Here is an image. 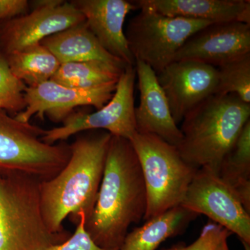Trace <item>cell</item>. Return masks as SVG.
<instances>
[{
  "label": "cell",
  "instance_id": "52a82bcc",
  "mask_svg": "<svg viewBox=\"0 0 250 250\" xmlns=\"http://www.w3.org/2000/svg\"><path fill=\"white\" fill-rule=\"evenodd\" d=\"M141 10L129 21L125 36L135 61L144 62L156 75L174 62L190 36L212 23Z\"/></svg>",
  "mask_w": 250,
  "mask_h": 250
},
{
  "label": "cell",
  "instance_id": "9c48e42d",
  "mask_svg": "<svg viewBox=\"0 0 250 250\" xmlns=\"http://www.w3.org/2000/svg\"><path fill=\"white\" fill-rule=\"evenodd\" d=\"M182 206L235 233L250 245V213L218 173L205 167L197 170Z\"/></svg>",
  "mask_w": 250,
  "mask_h": 250
},
{
  "label": "cell",
  "instance_id": "ffe728a7",
  "mask_svg": "<svg viewBox=\"0 0 250 250\" xmlns=\"http://www.w3.org/2000/svg\"><path fill=\"white\" fill-rule=\"evenodd\" d=\"M4 56L15 76L27 87L51 80L61 65L57 57L41 42Z\"/></svg>",
  "mask_w": 250,
  "mask_h": 250
},
{
  "label": "cell",
  "instance_id": "277c9868",
  "mask_svg": "<svg viewBox=\"0 0 250 250\" xmlns=\"http://www.w3.org/2000/svg\"><path fill=\"white\" fill-rule=\"evenodd\" d=\"M40 182L27 174H0V250H48L71 236L52 233L46 226Z\"/></svg>",
  "mask_w": 250,
  "mask_h": 250
},
{
  "label": "cell",
  "instance_id": "7402d4cb",
  "mask_svg": "<svg viewBox=\"0 0 250 250\" xmlns=\"http://www.w3.org/2000/svg\"><path fill=\"white\" fill-rule=\"evenodd\" d=\"M218 82L215 95L234 94L250 104V54L217 67Z\"/></svg>",
  "mask_w": 250,
  "mask_h": 250
},
{
  "label": "cell",
  "instance_id": "d6986e66",
  "mask_svg": "<svg viewBox=\"0 0 250 250\" xmlns=\"http://www.w3.org/2000/svg\"><path fill=\"white\" fill-rule=\"evenodd\" d=\"M218 174L250 213V120L223 158Z\"/></svg>",
  "mask_w": 250,
  "mask_h": 250
},
{
  "label": "cell",
  "instance_id": "ba28073f",
  "mask_svg": "<svg viewBox=\"0 0 250 250\" xmlns=\"http://www.w3.org/2000/svg\"><path fill=\"white\" fill-rule=\"evenodd\" d=\"M135 67L128 65L117 83L111 100L94 113H72L62 125L45 130L42 141L49 145L63 142L73 135L91 130H103L112 136L131 140L137 133L135 119Z\"/></svg>",
  "mask_w": 250,
  "mask_h": 250
},
{
  "label": "cell",
  "instance_id": "30bf717a",
  "mask_svg": "<svg viewBox=\"0 0 250 250\" xmlns=\"http://www.w3.org/2000/svg\"><path fill=\"white\" fill-rule=\"evenodd\" d=\"M85 21L71 1H35L29 14L0 23V52L7 55L22 50Z\"/></svg>",
  "mask_w": 250,
  "mask_h": 250
},
{
  "label": "cell",
  "instance_id": "d4e9b609",
  "mask_svg": "<svg viewBox=\"0 0 250 250\" xmlns=\"http://www.w3.org/2000/svg\"><path fill=\"white\" fill-rule=\"evenodd\" d=\"M85 215L82 214L75 233L63 243L55 245L48 250H107L100 248L94 243L85 231Z\"/></svg>",
  "mask_w": 250,
  "mask_h": 250
},
{
  "label": "cell",
  "instance_id": "484cf974",
  "mask_svg": "<svg viewBox=\"0 0 250 250\" xmlns=\"http://www.w3.org/2000/svg\"><path fill=\"white\" fill-rule=\"evenodd\" d=\"M29 6L27 0H0V23L27 14Z\"/></svg>",
  "mask_w": 250,
  "mask_h": 250
},
{
  "label": "cell",
  "instance_id": "8fae6325",
  "mask_svg": "<svg viewBox=\"0 0 250 250\" xmlns=\"http://www.w3.org/2000/svg\"><path fill=\"white\" fill-rule=\"evenodd\" d=\"M117 83L95 88H72L52 80L36 86L27 87L24 92L26 108L15 118L29 123L33 116L44 120L45 115L51 121L62 122L81 106H92L97 110L103 108L113 97Z\"/></svg>",
  "mask_w": 250,
  "mask_h": 250
},
{
  "label": "cell",
  "instance_id": "9a60e30c",
  "mask_svg": "<svg viewBox=\"0 0 250 250\" xmlns=\"http://www.w3.org/2000/svg\"><path fill=\"white\" fill-rule=\"evenodd\" d=\"M71 3L84 16L85 22L100 45L106 52L134 66L124 32L126 16L137 9L134 1L125 0H75Z\"/></svg>",
  "mask_w": 250,
  "mask_h": 250
},
{
  "label": "cell",
  "instance_id": "603a6c76",
  "mask_svg": "<svg viewBox=\"0 0 250 250\" xmlns=\"http://www.w3.org/2000/svg\"><path fill=\"white\" fill-rule=\"evenodd\" d=\"M27 85L11 71L6 57L0 52V110L18 114L26 108Z\"/></svg>",
  "mask_w": 250,
  "mask_h": 250
},
{
  "label": "cell",
  "instance_id": "44dd1931",
  "mask_svg": "<svg viewBox=\"0 0 250 250\" xmlns=\"http://www.w3.org/2000/svg\"><path fill=\"white\" fill-rule=\"evenodd\" d=\"M125 68L100 61L66 62L61 64L51 80L72 88H95L118 83Z\"/></svg>",
  "mask_w": 250,
  "mask_h": 250
},
{
  "label": "cell",
  "instance_id": "2e32d148",
  "mask_svg": "<svg viewBox=\"0 0 250 250\" xmlns=\"http://www.w3.org/2000/svg\"><path fill=\"white\" fill-rule=\"evenodd\" d=\"M134 3L138 9L170 17L250 24V1L247 0H139Z\"/></svg>",
  "mask_w": 250,
  "mask_h": 250
},
{
  "label": "cell",
  "instance_id": "4fadbf2b",
  "mask_svg": "<svg viewBox=\"0 0 250 250\" xmlns=\"http://www.w3.org/2000/svg\"><path fill=\"white\" fill-rule=\"evenodd\" d=\"M249 54L250 24L211 23L186 41L174 62L195 61L218 67Z\"/></svg>",
  "mask_w": 250,
  "mask_h": 250
},
{
  "label": "cell",
  "instance_id": "3957f363",
  "mask_svg": "<svg viewBox=\"0 0 250 250\" xmlns=\"http://www.w3.org/2000/svg\"><path fill=\"white\" fill-rule=\"evenodd\" d=\"M250 120V104L234 94L212 95L184 117L182 141L176 147L189 165L218 173L223 158Z\"/></svg>",
  "mask_w": 250,
  "mask_h": 250
},
{
  "label": "cell",
  "instance_id": "7a4b0ae2",
  "mask_svg": "<svg viewBox=\"0 0 250 250\" xmlns=\"http://www.w3.org/2000/svg\"><path fill=\"white\" fill-rule=\"evenodd\" d=\"M112 135L103 130L84 131L70 145V159L57 175L40 182L41 212L54 233L65 232L62 223L70 217L78 225L81 215L89 218L103 180Z\"/></svg>",
  "mask_w": 250,
  "mask_h": 250
},
{
  "label": "cell",
  "instance_id": "8992f818",
  "mask_svg": "<svg viewBox=\"0 0 250 250\" xmlns=\"http://www.w3.org/2000/svg\"><path fill=\"white\" fill-rule=\"evenodd\" d=\"M45 131L0 110V174H27L41 182L57 175L70 159V145L44 143Z\"/></svg>",
  "mask_w": 250,
  "mask_h": 250
},
{
  "label": "cell",
  "instance_id": "5bb4252c",
  "mask_svg": "<svg viewBox=\"0 0 250 250\" xmlns=\"http://www.w3.org/2000/svg\"><path fill=\"white\" fill-rule=\"evenodd\" d=\"M134 67L140 92L139 105L135 108L136 131L155 135L177 147L182 141V131L172 118L155 72L139 60H136Z\"/></svg>",
  "mask_w": 250,
  "mask_h": 250
},
{
  "label": "cell",
  "instance_id": "5b68a950",
  "mask_svg": "<svg viewBox=\"0 0 250 250\" xmlns=\"http://www.w3.org/2000/svg\"><path fill=\"white\" fill-rule=\"evenodd\" d=\"M142 170L147 220L182 205L197 169L188 164L176 146L153 134L136 133L130 140Z\"/></svg>",
  "mask_w": 250,
  "mask_h": 250
},
{
  "label": "cell",
  "instance_id": "cb8c5ba5",
  "mask_svg": "<svg viewBox=\"0 0 250 250\" xmlns=\"http://www.w3.org/2000/svg\"><path fill=\"white\" fill-rule=\"evenodd\" d=\"M232 234L229 231L215 223H209L202 229L196 241L189 246L178 243L161 250H214L223 237Z\"/></svg>",
  "mask_w": 250,
  "mask_h": 250
},
{
  "label": "cell",
  "instance_id": "7c38bea8",
  "mask_svg": "<svg viewBox=\"0 0 250 250\" xmlns=\"http://www.w3.org/2000/svg\"><path fill=\"white\" fill-rule=\"evenodd\" d=\"M156 77L177 125L188 113L216 93L218 69L204 62H173Z\"/></svg>",
  "mask_w": 250,
  "mask_h": 250
},
{
  "label": "cell",
  "instance_id": "e0dca14e",
  "mask_svg": "<svg viewBox=\"0 0 250 250\" xmlns=\"http://www.w3.org/2000/svg\"><path fill=\"white\" fill-rule=\"evenodd\" d=\"M41 43L57 57L61 64L100 61L118 67L128 66L102 47L85 21L45 38Z\"/></svg>",
  "mask_w": 250,
  "mask_h": 250
},
{
  "label": "cell",
  "instance_id": "6da1fadb",
  "mask_svg": "<svg viewBox=\"0 0 250 250\" xmlns=\"http://www.w3.org/2000/svg\"><path fill=\"white\" fill-rule=\"evenodd\" d=\"M147 194L141 165L130 140L111 136L96 203L85 229L95 244L119 250L129 227L143 220Z\"/></svg>",
  "mask_w": 250,
  "mask_h": 250
},
{
  "label": "cell",
  "instance_id": "4316f807",
  "mask_svg": "<svg viewBox=\"0 0 250 250\" xmlns=\"http://www.w3.org/2000/svg\"><path fill=\"white\" fill-rule=\"evenodd\" d=\"M229 236H226L222 238L214 250H229L228 246V238Z\"/></svg>",
  "mask_w": 250,
  "mask_h": 250
},
{
  "label": "cell",
  "instance_id": "ac0fdd59",
  "mask_svg": "<svg viewBox=\"0 0 250 250\" xmlns=\"http://www.w3.org/2000/svg\"><path fill=\"white\" fill-rule=\"evenodd\" d=\"M198 215L183 206L174 207L128 232L119 250H156L167 238L183 233Z\"/></svg>",
  "mask_w": 250,
  "mask_h": 250
}]
</instances>
